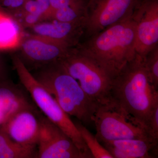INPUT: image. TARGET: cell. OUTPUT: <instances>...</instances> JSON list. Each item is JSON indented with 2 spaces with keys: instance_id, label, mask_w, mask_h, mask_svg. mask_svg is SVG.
Listing matches in <instances>:
<instances>
[{
  "instance_id": "5",
  "label": "cell",
  "mask_w": 158,
  "mask_h": 158,
  "mask_svg": "<svg viewBox=\"0 0 158 158\" xmlns=\"http://www.w3.org/2000/svg\"><path fill=\"white\" fill-rule=\"evenodd\" d=\"M58 62L98 106L110 101L113 78L95 60L76 47Z\"/></svg>"
},
{
  "instance_id": "21",
  "label": "cell",
  "mask_w": 158,
  "mask_h": 158,
  "mask_svg": "<svg viewBox=\"0 0 158 158\" xmlns=\"http://www.w3.org/2000/svg\"><path fill=\"white\" fill-rule=\"evenodd\" d=\"M52 11L69 7H85L87 0H50Z\"/></svg>"
},
{
  "instance_id": "7",
  "label": "cell",
  "mask_w": 158,
  "mask_h": 158,
  "mask_svg": "<svg viewBox=\"0 0 158 158\" xmlns=\"http://www.w3.org/2000/svg\"><path fill=\"white\" fill-rule=\"evenodd\" d=\"M139 0H87L84 21L88 38L133 13Z\"/></svg>"
},
{
  "instance_id": "1",
  "label": "cell",
  "mask_w": 158,
  "mask_h": 158,
  "mask_svg": "<svg viewBox=\"0 0 158 158\" xmlns=\"http://www.w3.org/2000/svg\"><path fill=\"white\" fill-rule=\"evenodd\" d=\"M132 13L77 46L97 62L113 79L137 54Z\"/></svg>"
},
{
  "instance_id": "19",
  "label": "cell",
  "mask_w": 158,
  "mask_h": 158,
  "mask_svg": "<svg viewBox=\"0 0 158 158\" xmlns=\"http://www.w3.org/2000/svg\"><path fill=\"white\" fill-rule=\"evenodd\" d=\"M144 59V68L150 81L156 89L158 88V45L150 51Z\"/></svg>"
},
{
  "instance_id": "2",
  "label": "cell",
  "mask_w": 158,
  "mask_h": 158,
  "mask_svg": "<svg viewBox=\"0 0 158 158\" xmlns=\"http://www.w3.org/2000/svg\"><path fill=\"white\" fill-rule=\"evenodd\" d=\"M110 100L147 129L150 116L158 104V90L150 81L143 58L138 54L113 79Z\"/></svg>"
},
{
  "instance_id": "13",
  "label": "cell",
  "mask_w": 158,
  "mask_h": 158,
  "mask_svg": "<svg viewBox=\"0 0 158 158\" xmlns=\"http://www.w3.org/2000/svg\"><path fill=\"white\" fill-rule=\"evenodd\" d=\"M102 144L113 158H154L157 154L158 143L147 139H123Z\"/></svg>"
},
{
  "instance_id": "23",
  "label": "cell",
  "mask_w": 158,
  "mask_h": 158,
  "mask_svg": "<svg viewBox=\"0 0 158 158\" xmlns=\"http://www.w3.org/2000/svg\"><path fill=\"white\" fill-rule=\"evenodd\" d=\"M6 69L2 59L0 56V83L6 81Z\"/></svg>"
},
{
  "instance_id": "22",
  "label": "cell",
  "mask_w": 158,
  "mask_h": 158,
  "mask_svg": "<svg viewBox=\"0 0 158 158\" xmlns=\"http://www.w3.org/2000/svg\"><path fill=\"white\" fill-rule=\"evenodd\" d=\"M38 11L42 15L44 21H48L52 11L50 0H36Z\"/></svg>"
},
{
  "instance_id": "9",
  "label": "cell",
  "mask_w": 158,
  "mask_h": 158,
  "mask_svg": "<svg viewBox=\"0 0 158 158\" xmlns=\"http://www.w3.org/2000/svg\"><path fill=\"white\" fill-rule=\"evenodd\" d=\"M137 53L144 58L158 45V0H139L132 13Z\"/></svg>"
},
{
  "instance_id": "15",
  "label": "cell",
  "mask_w": 158,
  "mask_h": 158,
  "mask_svg": "<svg viewBox=\"0 0 158 158\" xmlns=\"http://www.w3.org/2000/svg\"><path fill=\"white\" fill-rule=\"evenodd\" d=\"M23 29L11 14L0 9V51L19 47L24 35Z\"/></svg>"
},
{
  "instance_id": "18",
  "label": "cell",
  "mask_w": 158,
  "mask_h": 158,
  "mask_svg": "<svg viewBox=\"0 0 158 158\" xmlns=\"http://www.w3.org/2000/svg\"><path fill=\"white\" fill-rule=\"evenodd\" d=\"M75 124L94 158H113L95 136L93 135L81 123L77 122Z\"/></svg>"
},
{
  "instance_id": "4",
  "label": "cell",
  "mask_w": 158,
  "mask_h": 158,
  "mask_svg": "<svg viewBox=\"0 0 158 158\" xmlns=\"http://www.w3.org/2000/svg\"><path fill=\"white\" fill-rule=\"evenodd\" d=\"M12 62L23 87L45 117L56 125L73 140L84 158H93L74 123L62 110L54 97L35 78L18 56H14Z\"/></svg>"
},
{
  "instance_id": "8",
  "label": "cell",
  "mask_w": 158,
  "mask_h": 158,
  "mask_svg": "<svg viewBox=\"0 0 158 158\" xmlns=\"http://www.w3.org/2000/svg\"><path fill=\"white\" fill-rule=\"evenodd\" d=\"M37 158H84L73 140L46 117H40Z\"/></svg>"
},
{
  "instance_id": "14",
  "label": "cell",
  "mask_w": 158,
  "mask_h": 158,
  "mask_svg": "<svg viewBox=\"0 0 158 158\" xmlns=\"http://www.w3.org/2000/svg\"><path fill=\"white\" fill-rule=\"evenodd\" d=\"M31 106L27 94L18 86L6 81L0 83V113L6 119L19 110Z\"/></svg>"
},
{
  "instance_id": "20",
  "label": "cell",
  "mask_w": 158,
  "mask_h": 158,
  "mask_svg": "<svg viewBox=\"0 0 158 158\" xmlns=\"http://www.w3.org/2000/svg\"><path fill=\"white\" fill-rule=\"evenodd\" d=\"M148 133L152 139L158 142V104L156 105L152 112L147 125Z\"/></svg>"
},
{
  "instance_id": "17",
  "label": "cell",
  "mask_w": 158,
  "mask_h": 158,
  "mask_svg": "<svg viewBox=\"0 0 158 158\" xmlns=\"http://www.w3.org/2000/svg\"><path fill=\"white\" fill-rule=\"evenodd\" d=\"M85 7L69 6L53 10L48 21L67 23H84Z\"/></svg>"
},
{
  "instance_id": "11",
  "label": "cell",
  "mask_w": 158,
  "mask_h": 158,
  "mask_svg": "<svg viewBox=\"0 0 158 158\" xmlns=\"http://www.w3.org/2000/svg\"><path fill=\"white\" fill-rule=\"evenodd\" d=\"M40 117L34 106L24 108L10 116L0 127L18 144L36 147L40 131Z\"/></svg>"
},
{
  "instance_id": "12",
  "label": "cell",
  "mask_w": 158,
  "mask_h": 158,
  "mask_svg": "<svg viewBox=\"0 0 158 158\" xmlns=\"http://www.w3.org/2000/svg\"><path fill=\"white\" fill-rule=\"evenodd\" d=\"M31 34L44 37L69 48H73L85 34L84 23H67L45 21L29 28Z\"/></svg>"
},
{
  "instance_id": "6",
  "label": "cell",
  "mask_w": 158,
  "mask_h": 158,
  "mask_svg": "<svg viewBox=\"0 0 158 158\" xmlns=\"http://www.w3.org/2000/svg\"><path fill=\"white\" fill-rule=\"evenodd\" d=\"M93 122L96 127L95 137L101 143L130 139H147L156 143L145 127L111 100L99 105Z\"/></svg>"
},
{
  "instance_id": "3",
  "label": "cell",
  "mask_w": 158,
  "mask_h": 158,
  "mask_svg": "<svg viewBox=\"0 0 158 158\" xmlns=\"http://www.w3.org/2000/svg\"><path fill=\"white\" fill-rule=\"evenodd\" d=\"M33 75L68 115L85 124L93 122L98 106L58 61L38 69Z\"/></svg>"
},
{
  "instance_id": "10",
  "label": "cell",
  "mask_w": 158,
  "mask_h": 158,
  "mask_svg": "<svg viewBox=\"0 0 158 158\" xmlns=\"http://www.w3.org/2000/svg\"><path fill=\"white\" fill-rule=\"evenodd\" d=\"M19 47L22 56L19 58L26 67L30 65L37 69L58 62L72 48L31 34L24 35Z\"/></svg>"
},
{
  "instance_id": "16",
  "label": "cell",
  "mask_w": 158,
  "mask_h": 158,
  "mask_svg": "<svg viewBox=\"0 0 158 158\" xmlns=\"http://www.w3.org/2000/svg\"><path fill=\"white\" fill-rule=\"evenodd\" d=\"M37 158V148L16 143L0 127V158Z\"/></svg>"
}]
</instances>
